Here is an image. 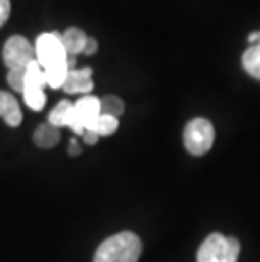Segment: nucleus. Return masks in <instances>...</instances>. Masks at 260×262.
I'll return each mask as SVG.
<instances>
[{
	"instance_id": "f257e3e1",
	"label": "nucleus",
	"mask_w": 260,
	"mask_h": 262,
	"mask_svg": "<svg viewBox=\"0 0 260 262\" xmlns=\"http://www.w3.org/2000/svg\"><path fill=\"white\" fill-rule=\"evenodd\" d=\"M140 252V238L132 232H120L100 244L93 262H137Z\"/></svg>"
},
{
	"instance_id": "f03ea898",
	"label": "nucleus",
	"mask_w": 260,
	"mask_h": 262,
	"mask_svg": "<svg viewBox=\"0 0 260 262\" xmlns=\"http://www.w3.org/2000/svg\"><path fill=\"white\" fill-rule=\"evenodd\" d=\"M240 254V244L233 237L211 233L204 238L198 250V262H237Z\"/></svg>"
},
{
	"instance_id": "7ed1b4c3",
	"label": "nucleus",
	"mask_w": 260,
	"mask_h": 262,
	"mask_svg": "<svg viewBox=\"0 0 260 262\" xmlns=\"http://www.w3.org/2000/svg\"><path fill=\"white\" fill-rule=\"evenodd\" d=\"M36 61L42 70L58 64H68V53L64 49L63 36L58 32H46L37 37L36 41Z\"/></svg>"
},
{
	"instance_id": "20e7f679",
	"label": "nucleus",
	"mask_w": 260,
	"mask_h": 262,
	"mask_svg": "<svg viewBox=\"0 0 260 262\" xmlns=\"http://www.w3.org/2000/svg\"><path fill=\"white\" fill-rule=\"evenodd\" d=\"M215 129L206 119H195L184 129V146L193 156L206 154L213 146Z\"/></svg>"
},
{
	"instance_id": "39448f33",
	"label": "nucleus",
	"mask_w": 260,
	"mask_h": 262,
	"mask_svg": "<svg viewBox=\"0 0 260 262\" xmlns=\"http://www.w3.org/2000/svg\"><path fill=\"white\" fill-rule=\"evenodd\" d=\"M4 63L9 70L27 68L36 59V51L31 42L22 36H12L4 46Z\"/></svg>"
},
{
	"instance_id": "423d86ee",
	"label": "nucleus",
	"mask_w": 260,
	"mask_h": 262,
	"mask_svg": "<svg viewBox=\"0 0 260 262\" xmlns=\"http://www.w3.org/2000/svg\"><path fill=\"white\" fill-rule=\"evenodd\" d=\"M63 88L66 93H88L93 88L91 70H69Z\"/></svg>"
},
{
	"instance_id": "0eeeda50",
	"label": "nucleus",
	"mask_w": 260,
	"mask_h": 262,
	"mask_svg": "<svg viewBox=\"0 0 260 262\" xmlns=\"http://www.w3.org/2000/svg\"><path fill=\"white\" fill-rule=\"evenodd\" d=\"M75 110L78 114L80 120L85 130L91 129L95 120L100 117V98L97 97H83L75 103Z\"/></svg>"
},
{
	"instance_id": "6e6552de",
	"label": "nucleus",
	"mask_w": 260,
	"mask_h": 262,
	"mask_svg": "<svg viewBox=\"0 0 260 262\" xmlns=\"http://www.w3.org/2000/svg\"><path fill=\"white\" fill-rule=\"evenodd\" d=\"M86 42V34L78 27H71L63 34V44L64 49L68 53V56H76V54L83 53Z\"/></svg>"
},
{
	"instance_id": "1a4fd4ad",
	"label": "nucleus",
	"mask_w": 260,
	"mask_h": 262,
	"mask_svg": "<svg viewBox=\"0 0 260 262\" xmlns=\"http://www.w3.org/2000/svg\"><path fill=\"white\" fill-rule=\"evenodd\" d=\"M34 142H36V146H39L42 149H49V147L56 146L59 142V129L51 125L49 122L39 125L37 130L34 132Z\"/></svg>"
},
{
	"instance_id": "9d476101",
	"label": "nucleus",
	"mask_w": 260,
	"mask_h": 262,
	"mask_svg": "<svg viewBox=\"0 0 260 262\" xmlns=\"http://www.w3.org/2000/svg\"><path fill=\"white\" fill-rule=\"evenodd\" d=\"M242 64L248 75L260 80V46L253 44L248 48L242 56Z\"/></svg>"
},
{
	"instance_id": "9b49d317",
	"label": "nucleus",
	"mask_w": 260,
	"mask_h": 262,
	"mask_svg": "<svg viewBox=\"0 0 260 262\" xmlns=\"http://www.w3.org/2000/svg\"><path fill=\"white\" fill-rule=\"evenodd\" d=\"M46 86V76H44V70L41 64L34 59L32 63L26 68V88H42Z\"/></svg>"
},
{
	"instance_id": "f8f14e48",
	"label": "nucleus",
	"mask_w": 260,
	"mask_h": 262,
	"mask_svg": "<svg viewBox=\"0 0 260 262\" xmlns=\"http://www.w3.org/2000/svg\"><path fill=\"white\" fill-rule=\"evenodd\" d=\"M68 64H58L51 66V68L44 70V76H46V85L51 88H61L64 85L66 76H68Z\"/></svg>"
},
{
	"instance_id": "ddd939ff",
	"label": "nucleus",
	"mask_w": 260,
	"mask_h": 262,
	"mask_svg": "<svg viewBox=\"0 0 260 262\" xmlns=\"http://www.w3.org/2000/svg\"><path fill=\"white\" fill-rule=\"evenodd\" d=\"M71 108H73V103L68 102V100H63V102H59L56 107L51 110V114H49V124L54 125V127H64L66 122H68V115L71 112Z\"/></svg>"
},
{
	"instance_id": "4468645a",
	"label": "nucleus",
	"mask_w": 260,
	"mask_h": 262,
	"mask_svg": "<svg viewBox=\"0 0 260 262\" xmlns=\"http://www.w3.org/2000/svg\"><path fill=\"white\" fill-rule=\"evenodd\" d=\"M100 114L119 119V117L124 114V102H122L119 97H113V95L103 97L100 100Z\"/></svg>"
},
{
	"instance_id": "2eb2a0df",
	"label": "nucleus",
	"mask_w": 260,
	"mask_h": 262,
	"mask_svg": "<svg viewBox=\"0 0 260 262\" xmlns=\"http://www.w3.org/2000/svg\"><path fill=\"white\" fill-rule=\"evenodd\" d=\"M117 127H119V119L100 114V117L95 120V124L91 125V129H88V130L97 132L98 136H110V134H113L117 130Z\"/></svg>"
},
{
	"instance_id": "dca6fc26",
	"label": "nucleus",
	"mask_w": 260,
	"mask_h": 262,
	"mask_svg": "<svg viewBox=\"0 0 260 262\" xmlns=\"http://www.w3.org/2000/svg\"><path fill=\"white\" fill-rule=\"evenodd\" d=\"M24 100L27 103V107L32 110H41L46 105V95L41 88H26L24 92Z\"/></svg>"
},
{
	"instance_id": "f3484780",
	"label": "nucleus",
	"mask_w": 260,
	"mask_h": 262,
	"mask_svg": "<svg viewBox=\"0 0 260 262\" xmlns=\"http://www.w3.org/2000/svg\"><path fill=\"white\" fill-rule=\"evenodd\" d=\"M7 81H9V85L12 86V90L22 93L24 92V86H26V68L9 70Z\"/></svg>"
},
{
	"instance_id": "a211bd4d",
	"label": "nucleus",
	"mask_w": 260,
	"mask_h": 262,
	"mask_svg": "<svg viewBox=\"0 0 260 262\" xmlns=\"http://www.w3.org/2000/svg\"><path fill=\"white\" fill-rule=\"evenodd\" d=\"M14 110H19L17 100L7 92H0V117H7Z\"/></svg>"
},
{
	"instance_id": "6ab92c4d",
	"label": "nucleus",
	"mask_w": 260,
	"mask_h": 262,
	"mask_svg": "<svg viewBox=\"0 0 260 262\" xmlns=\"http://www.w3.org/2000/svg\"><path fill=\"white\" fill-rule=\"evenodd\" d=\"M10 14V0H0V26L9 19Z\"/></svg>"
},
{
	"instance_id": "aec40b11",
	"label": "nucleus",
	"mask_w": 260,
	"mask_h": 262,
	"mask_svg": "<svg viewBox=\"0 0 260 262\" xmlns=\"http://www.w3.org/2000/svg\"><path fill=\"white\" fill-rule=\"evenodd\" d=\"M97 39H93V37H86V42H85V48H83V54H93V53H97Z\"/></svg>"
},
{
	"instance_id": "412c9836",
	"label": "nucleus",
	"mask_w": 260,
	"mask_h": 262,
	"mask_svg": "<svg viewBox=\"0 0 260 262\" xmlns=\"http://www.w3.org/2000/svg\"><path fill=\"white\" fill-rule=\"evenodd\" d=\"M98 137H100V136H98L97 132H93V130H85V134H83V139H85V142L90 144V146H91V144L98 142Z\"/></svg>"
},
{
	"instance_id": "4be33fe9",
	"label": "nucleus",
	"mask_w": 260,
	"mask_h": 262,
	"mask_svg": "<svg viewBox=\"0 0 260 262\" xmlns=\"http://www.w3.org/2000/svg\"><path fill=\"white\" fill-rule=\"evenodd\" d=\"M80 152H81L80 144L76 142V141H71V142H69V154H71V156H78Z\"/></svg>"
},
{
	"instance_id": "5701e85b",
	"label": "nucleus",
	"mask_w": 260,
	"mask_h": 262,
	"mask_svg": "<svg viewBox=\"0 0 260 262\" xmlns=\"http://www.w3.org/2000/svg\"><path fill=\"white\" fill-rule=\"evenodd\" d=\"M255 44H257V46H260V31L255 32Z\"/></svg>"
}]
</instances>
